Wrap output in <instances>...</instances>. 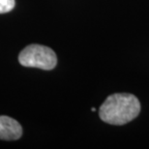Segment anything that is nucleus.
<instances>
[{
    "mask_svg": "<svg viewBox=\"0 0 149 149\" xmlns=\"http://www.w3.org/2000/svg\"><path fill=\"white\" fill-rule=\"evenodd\" d=\"M141 107L139 99L130 93H115L107 98L99 109L101 120L121 126L136 118Z\"/></svg>",
    "mask_w": 149,
    "mask_h": 149,
    "instance_id": "nucleus-1",
    "label": "nucleus"
},
{
    "mask_svg": "<svg viewBox=\"0 0 149 149\" xmlns=\"http://www.w3.org/2000/svg\"><path fill=\"white\" fill-rule=\"evenodd\" d=\"M19 62L23 67L52 70L57 64V57L49 47L32 44L24 47L19 54Z\"/></svg>",
    "mask_w": 149,
    "mask_h": 149,
    "instance_id": "nucleus-2",
    "label": "nucleus"
},
{
    "mask_svg": "<svg viewBox=\"0 0 149 149\" xmlns=\"http://www.w3.org/2000/svg\"><path fill=\"white\" fill-rule=\"evenodd\" d=\"M22 136V128L20 124L9 116H0V139L16 141Z\"/></svg>",
    "mask_w": 149,
    "mask_h": 149,
    "instance_id": "nucleus-3",
    "label": "nucleus"
},
{
    "mask_svg": "<svg viewBox=\"0 0 149 149\" xmlns=\"http://www.w3.org/2000/svg\"><path fill=\"white\" fill-rule=\"evenodd\" d=\"M15 0H0V14H5L15 8Z\"/></svg>",
    "mask_w": 149,
    "mask_h": 149,
    "instance_id": "nucleus-4",
    "label": "nucleus"
},
{
    "mask_svg": "<svg viewBox=\"0 0 149 149\" xmlns=\"http://www.w3.org/2000/svg\"><path fill=\"white\" fill-rule=\"evenodd\" d=\"M91 111H96V109H95V108H92V109H91Z\"/></svg>",
    "mask_w": 149,
    "mask_h": 149,
    "instance_id": "nucleus-5",
    "label": "nucleus"
}]
</instances>
